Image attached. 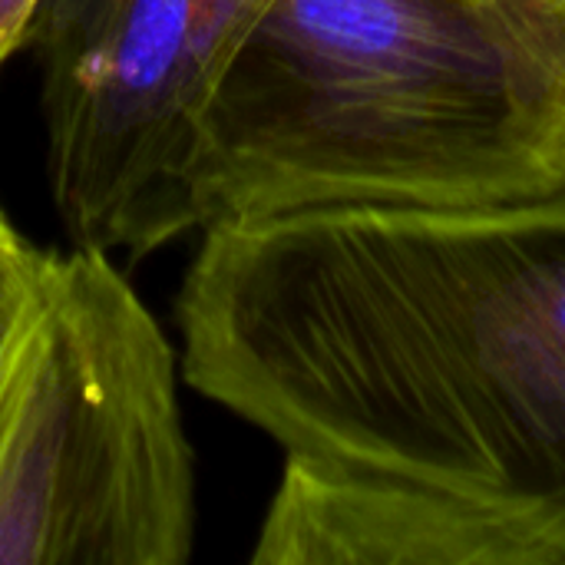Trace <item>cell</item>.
I'll return each instance as SVG.
<instances>
[{
  "mask_svg": "<svg viewBox=\"0 0 565 565\" xmlns=\"http://www.w3.org/2000/svg\"><path fill=\"white\" fill-rule=\"evenodd\" d=\"M175 321L285 450L255 565H565V189L205 225Z\"/></svg>",
  "mask_w": 565,
  "mask_h": 565,
  "instance_id": "cell-1",
  "label": "cell"
},
{
  "mask_svg": "<svg viewBox=\"0 0 565 565\" xmlns=\"http://www.w3.org/2000/svg\"><path fill=\"white\" fill-rule=\"evenodd\" d=\"M565 189V0H268L199 122V232Z\"/></svg>",
  "mask_w": 565,
  "mask_h": 565,
  "instance_id": "cell-2",
  "label": "cell"
},
{
  "mask_svg": "<svg viewBox=\"0 0 565 565\" xmlns=\"http://www.w3.org/2000/svg\"><path fill=\"white\" fill-rule=\"evenodd\" d=\"M182 358L109 252H50L0 367V565H182Z\"/></svg>",
  "mask_w": 565,
  "mask_h": 565,
  "instance_id": "cell-3",
  "label": "cell"
},
{
  "mask_svg": "<svg viewBox=\"0 0 565 565\" xmlns=\"http://www.w3.org/2000/svg\"><path fill=\"white\" fill-rule=\"evenodd\" d=\"M268 0H43L26 46L53 205L73 245L149 255L199 228L205 106Z\"/></svg>",
  "mask_w": 565,
  "mask_h": 565,
  "instance_id": "cell-4",
  "label": "cell"
},
{
  "mask_svg": "<svg viewBox=\"0 0 565 565\" xmlns=\"http://www.w3.org/2000/svg\"><path fill=\"white\" fill-rule=\"evenodd\" d=\"M46 262L50 252L30 245L0 209V367L36 305Z\"/></svg>",
  "mask_w": 565,
  "mask_h": 565,
  "instance_id": "cell-5",
  "label": "cell"
},
{
  "mask_svg": "<svg viewBox=\"0 0 565 565\" xmlns=\"http://www.w3.org/2000/svg\"><path fill=\"white\" fill-rule=\"evenodd\" d=\"M43 0H0V70L17 50L26 46V33Z\"/></svg>",
  "mask_w": 565,
  "mask_h": 565,
  "instance_id": "cell-6",
  "label": "cell"
}]
</instances>
